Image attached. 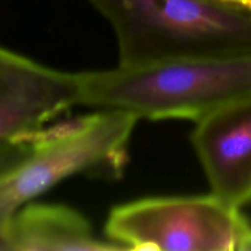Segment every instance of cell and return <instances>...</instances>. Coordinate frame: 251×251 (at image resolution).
Here are the masks:
<instances>
[{"label":"cell","instance_id":"7","mask_svg":"<svg viewBox=\"0 0 251 251\" xmlns=\"http://www.w3.org/2000/svg\"><path fill=\"white\" fill-rule=\"evenodd\" d=\"M123 250L100 239L77 211L63 205L26 203L0 227V251Z\"/></svg>","mask_w":251,"mask_h":251},{"label":"cell","instance_id":"8","mask_svg":"<svg viewBox=\"0 0 251 251\" xmlns=\"http://www.w3.org/2000/svg\"><path fill=\"white\" fill-rule=\"evenodd\" d=\"M220 1L229 2V4H237V5H243V6L251 7V0H220Z\"/></svg>","mask_w":251,"mask_h":251},{"label":"cell","instance_id":"9","mask_svg":"<svg viewBox=\"0 0 251 251\" xmlns=\"http://www.w3.org/2000/svg\"><path fill=\"white\" fill-rule=\"evenodd\" d=\"M243 251H251V232H250L249 237H248L247 243H245L244 249H243Z\"/></svg>","mask_w":251,"mask_h":251},{"label":"cell","instance_id":"4","mask_svg":"<svg viewBox=\"0 0 251 251\" xmlns=\"http://www.w3.org/2000/svg\"><path fill=\"white\" fill-rule=\"evenodd\" d=\"M250 232L239 208L213 194L132 201L105 222L107 239L123 250L243 251Z\"/></svg>","mask_w":251,"mask_h":251},{"label":"cell","instance_id":"5","mask_svg":"<svg viewBox=\"0 0 251 251\" xmlns=\"http://www.w3.org/2000/svg\"><path fill=\"white\" fill-rule=\"evenodd\" d=\"M77 105L75 74L0 48V147Z\"/></svg>","mask_w":251,"mask_h":251},{"label":"cell","instance_id":"6","mask_svg":"<svg viewBox=\"0 0 251 251\" xmlns=\"http://www.w3.org/2000/svg\"><path fill=\"white\" fill-rule=\"evenodd\" d=\"M211 190L235 208L251 202V96L196 122L191 135Z\"/></svg>","mask_w":251,"mask_h":251},{"label":"cell","instance_id":"3","mask_svg":"<svg viewBox=\"0 0 251 251\" xmlns=\"http://www.w3.org/2000/svg\"><path fill=\"white\" fill-rule=\"evenodd\" d=\"M112 26L119 65L251 54V7L220 0H87Z\"/></svg>","mask_w":251,"mask_h":251},{"label":"cell","instance_id":"2","mask_svg":"<svg viewBox=\"0 0 251 251\" xmlns=\"http://www.w3.org/2000/svg\"><path fill=\"white\" fill-rule=\"evenodd\" d=\"M137 120L127 113L97 110L44 125L0 147V227L70 176L119 172Z\"/></svg>","mask_w":251,"mask_h":251},{"label":"cell","instance_id":"1","mask_svg":"<svg viewBox=\"0 0 251 251\" xmlns=\"http://www.w3.org/2000/svg\"><path fill=\"white\" fill-rule=\"evenodd\" d=\"M77 105L137 119H189L251 96V54L189 56L75 74Z\"/></svg>","mask_w":251,"mask_h":251}]
</instances>
